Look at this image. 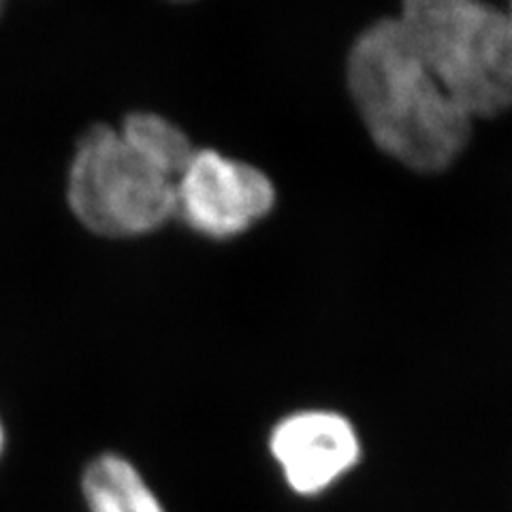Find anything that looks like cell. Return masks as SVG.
Listing matches in <instances>:
<instances>
[{"label": "cell", "mask_w": 512, "mask_h": 512, "mask_svg": "<svg viewBox=\"0 0 512 512\" xmlns=\"http://www.w3.org/2000/svg\"><path fill=\"white\" fill-rule=\"evenodd\" d=\"M7 442H9L7 423H5V416H3V412H0V461L5 459V453H7Z\"/></svg>", "instance_id": "ba28073f"}, {"label": "cell", "mask_w": 512, "mask_h": 512, "mask_svg": "<svg viewBox=\"0 0 512 512\" xmlns=\"http://www.w3.org/2000/svg\"><path fill=\"white\" fill-rule=\"evenodd\" d=\"M346 84L376 148L416 173H442L472 139L463 111L395 18L359 32L346 58Z\"/></svg>", "instance_id": "6da1fadb"}, {"label": "cell", "mask_w": 512, "mask_h": 512, "mask_svg": "<svg viewBox=\"0 0 512 512\" xmlns=\"http://www.w3.org/2000/svg\"><path fill=\"white\" fill-rule=\"evenodd\" d=\"M175 184L118 126L94 124L77 141L67 201L90 233L131 239L163 229L175 216Z\"/></svg>", "instance_id": "3957f363"}, {"label": "cell", "mask_w": 512, "mask_h": 512, "mask_svg": "<svg viewBox=\"0 0 512 512\" xmlns=\"http://www.w3.org/2000/svg\"><path fill=\"white\" fill-rule=\"evenodd\" d=\"M506 15H508V22H510V28H512V0H510V9L506 11Z\"/></svg>", "instance_id": "9c48e42d"}, {"label": "cell", "mask_w": 512, "mask_h": 512, "mask_svg": "<svg viewBox=\"0 0 512 512\" xmlns=\"http://www.w3.org/2000/svg\"><path fill=\"white\" fill-rule=\"evenodd\" d=\"M274 207L276 186L265 171L216 150L197 148L175 184V216L216 242L244 235Z\"/></svg>", "instance_id": "277c9868"}, {"label": "cell", "mask_w": 512, "mask_h": 512, "mask_svg": "<svg viewBox=\"0 0 512 512\" xmlns=\"http://www.w3.org/2000/svg\"><path fill=\"white\" fill-rule=\"evenodd\" d=\"M399 26L472 120L512 109V28L485 0H402Z\"/></svg>", "instance_id": "7a4b0ae2"}, {"label": "cell", "mask_w": 512, "mask_h": 512, "mask_svg": "<svg viewBox=\"0 0 512 512\" xmlns=\"http://www.w3.org/2000/svg\"><path fill=\"white\" fill-rule=\"evenodd\" d=\"M267 451L288 491L299 498H318L359 466L363 440L346 414L303 408L271 425Z\"/></svg>", "instance_id": "5b68a950"}, {"label": "cell", "mask_w": 512, "mask_h": 512, "mask_svg": "<svg viewBox=\"0 0 512 512\" xmlns=\"http://www.w3.org/2000/svg\"><path fill=\"white\" fill-rule=\"evenodd\" d=\"M171 3H190V0H171Z\"/></svg>", "instance_id": "8fae6325"}, {"label": "cell", "mask_w": 512, "mask_h": 512, "mask_svg": "<svg viewBox=\"0 0 512 512\" xmlns=\"http://www.w3.org/2000/svg\"><path fill=\"white\" fill-rule=\"evenodd\" d=\"M5 3H7V0H0V15H3V9H5Z\"/></svg>", "instance_id": "30bf717a"}, {"label": "cell", "mask_w": 512, "mask_h": 512, "mask_svg": "<svg viewBox=\"0 0 512 512\" xmlns=\"http://www.w3.org/2000/svg\"><path fill=\"white\" fill-rule=\"evenodd\" d=\"M84 512H173L139 463L116 448L94 453L77 478Z\"/></svg>", "instance_id": "8992f818"}, {"label": "cell", "mask_w": 512, "mask_h": 512, "mask_svg": "<svg viewBox=\"0 0 512 512\" xmlns=\"http://www.w3.org/2000/svg\"><path fill=\"white\" fill-rule=\"evenodd\" d=\"M118 128L137 150L150 156L158 167H163L175 180L180 178L188 160L197 150L178 124L154 114V111L128 114Z\"/></svg>", "instance_id": "52a82bcc"}]
</instances>
